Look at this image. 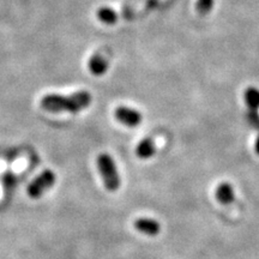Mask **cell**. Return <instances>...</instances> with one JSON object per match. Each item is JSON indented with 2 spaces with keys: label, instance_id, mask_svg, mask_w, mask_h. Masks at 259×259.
Instances as JSON below:
<instances>
[{
  "label": "cell",
  "instance_id": "6da1fadb",
  "mask_svg": "<svg viewBox=\"0 0 259 259\" xmlns=\"http://www.w3.org/2000/svg\"><path fill=\"white\" fill-rule=\"evenodd\" d=\"M92 102V95L88 92H78L73 93L71 95H57V94H51L42 97L41 107L45 111L51 113H78Z\"/></svg>",
  "mask_w": 259,
  "mask_h": 259
},
{
  "label": "cell",
  "instance_id": "7a4b0ae2",
  "mask_svg": "<svg viewBox=\"0 0 259 259\" xmlns=\"http://www.w3.org/2000/svg\"><path fill=\"white\" fill-rule=\"evenodd\" d=\"M97 167L101 174L105 187L111 192L119 190L120 187V176L114 160L108 154H101L97 157Z\"/></svg>",
  "mask_w": 259,
  "mask_h": 259
},
{
  "label": "cell",
  "instance_id": "3957f363",
  "mask_svg": "<svg viewBox=\"0 0 259 259\" xmlns=\"http://www.w3.org/2000/svg\"><path fill=\"white\" fill-rule=\"evenodd\" d=\"M56 180H57V177L53 170L51 169L44 170L40 176L35 178V179L29 184L27 189L28 196L32 199L40 198V197H42L45 193H46V191H48L54 186Z\"/></svg>",
  "mask_w": 259,
  "mask_h": 259
},
{
  "label": "cell",
  "instance_id": "277c9868",
  "mask_svg": "<svg viewBox=\"0 0 259 259\" xmlns=\"http://www.w3.org/2000/svg\"><path fill=\"white\" fill-rule=\"evenodd\" d=\"M116 120L124 124L127 127H136L142 122V114L136 109L128 108V107L120 106L115 109Z\"/></svg>",
  "mask_w": 259,
  "mask_h": 259
},
{
  "label": "cell",
  "instance_id": "5b68a950",
  "mask_svg": "<svg viewBox=\"0 0 259 259\" xmlns=\"http://www.w3.org/2000/svg\"><path fill=\"white\" fill-rule=\"evenodd\" d=\"M134 226L139 233L148 236H156L161 232V225L154 219L139 218L136 220Z\"/></svg>",
  "mask_w": 259,
  "mask_h": 259
},
{
  "label": "cell",
  "instance_id": "8992f818",
  "mask_svg": "<svg viewBox=\"0 0 259 259\" xmlns=\"http://www.w3.org/2000/svg\"><path fill=\"white\" fill-rule=\"evenodd\" d=\"M215 197L223 205H229L235 200V192L233 186L229 183L219 184L215 190Z\"/></svg>",
  "mask_w": 259,
  "mask_h": 259
},
{
  "label": "cell",
  "instance_id": "52a82bcc",
  "mask_svg": "<svg viewBox=\"0 0 259 259\" xmlns=\"http://www.w3.org/2000/svg\"><path fill=\"white\" fill-rule=\"evenodd\" d=\"M155 143L151 138H144L139 142V144L136 148V155L142 160H148L153 157L155 154Z\"/></svg>",
  "mask_w": 259,
  "mask_h": 259
},
{
  "label": "cell",
  "instance_id": "ba28073f",
  "mask_svg": "<svg viewBox=\"0 0 259 259\" xmlns=\"http://www.w3.org/2000/svg\"><path fill=\"white\" fill-rule=\"evenodd\" d=\"M89 70L95 76H102L108 70V61H107L105 57L100 56V54H95L89 60Z\"/></svg>",
  "mask_w": 259,
  "mask_h": 259
},
{
  "label": "cell",
  "instance_id": "9c48e42d",
  "mask_svg": "<svg viewBox=\"0 0 259 259\" xmlns=\"http://www.w3.org/2000/svg\"><path fill=\"white\" fill-rule=\"evenodd\" d=\"M97 17L105 24H115L118 21V14L111 8H100L97 11Z\"/></svg>",
  "mask_w": 259,
  "mask_h": 259
},
{
  "label": "cell",
  "instance_id": "30bf717a",
  "mask_svg": "<svg viewBox=\"0 0 259 259\" xmlns=\"http://www.w3.org/2000/svg\"><path fill=\"white\" fill-rule=\"evenodd\" d=\"M245 101L248 108L257 111L259 108V90L255 88H248L245 92Z\"/></svg>",
  "mask_w": 259,
  "mask_h": 259
},
{
  "label": "cell",
  "instance_id": "8fae6325",
  "mask_svg": "<svg viewBox=\"0 0 259 259\" xmlns=\"http://www.w3.org/2000/svg\"><path fill=\"white\" fill-rule=\"evenodd\" d=\"M213 8V0H198L196 4V10L199 15H208Z\"/></svg>",
  "mask_w": 259,
  "mask_h": 259
},
{
  "label": "cell",
  "instance_id": "7c38bea8",
  "mask_svg": "<svg viewBox=\"0 0 259 259\" xmlns=\"http://www.w3.org/2000/svg\"><path fill=\"white\" fill-rule=\"evenodd\" d=\"M255 151H257V154L259 155V137L257 138V141H255Z\"/></svg>",
  "mask_w": 259,
  "mask_h": 259
}]
</instances>
